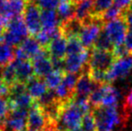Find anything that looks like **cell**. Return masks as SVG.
<instances>
[{
  "label": "cell",
  "instance_id": "obj_1",
  "mask_svg": "<svg viewBox=\"0 0 132 131\" xmlns=\"http://www.w3.org/2000/svg\"><path fill=\"white\" fill-rule=\"evenodd\" d=\"M97 131H113L118 126L125 127L130 116L123 110L120 111L118 107L99 106L93 108Z\"/></svg>",
  "mask_w": 132,
  "mask_h": 131
},
{
  "label": "cell",
  "instance_id": "obj_2",
  "mask_svg": "<svg viewBox=\"0 0 132 131\" xmlns=\"http://www.w3.org/2000/svg\"><path fill=\"white\" fill-rule=\"evenodd\" d=\"M85 115L84 110L76 104L73 100L62 105L57 121V131H70L81 126L83 117Z\"/></svg>",
  "mask_w": 132,
  "mask_h": 131
},
{
  "label": "cell",
  "instance_id": "obj_3",
  "mask_svg": "<svg viewBox=\"0 0 132 131\" xmlns=\"http://www.w3.org/2000/svg\"><path fill=\"white\" fill-rule=\"evenodd\" d=\"M23 16L15 17L7 21L6 28L3 33V41L13 47H18L29 35Z\"/></svg>",
  "mask_w": 132,
  "mask_h": 131
},
{
  "label": "cell",
  "instance_id": "obj_4",
  "mask_svg": "<svg viewBox=\"0 0 132 131\" xmlns=\"http://www.w3.org/2000/svg\"><path fill=\"white\" fill-rule=\"evenodd\" d=\"M49 128H56V127L50 120L43 109L35 101L28 111L27 129L31 131H43Z\"/></svg>",
  "mask_w": 132,
  "mask_h": 131
},
{
  "label": "cell",
  "instance_id": "obj_5",
  "mask_svg": "<svg viewBox=\"0 0 132 131\" xmlns=\"http://www.w3.org/2000/svg\"><path fill=\"white\" fill-rule=\"evenodd\" d=\"M132 71V54L117 58L106 72V83L111 84L120 79L129 76Z\"/></svg>",
  "mask_w": 132,
  "mask_h": 131
},
{
  "label": "cell",
  "instance_id": "obj_6",
  "mask_svg": "<svg viewBox=\"0 0 132 131\" xmlns=\"http://www.w3.org/2000/svg\"><path fill=\"white\" fill-rule=\"evenodd\" d=\"M103 30L111 40L114 47L122 45L128 33V25L124 15L106 23Z\"/></svg>",
  "mask_w": 132,
  "mask_h": 131
},
{
  "label": "cell",
  "instance_id": "obj_7",
  "mask_svg": "<svg viewBox=\"0 0 132 131\" xmlns=\"http://www.w3.org/2000/svg\"><path fill=\"white\" fill-rule=\"evenodd\" d=\"M42 9L34 1H28L23 12V21L25 23L29 33L31 36H36L42 31Z\"/></svg>",
  "mask_w": 132,
  "mask_h": 131
},
{
  "label": "cell",
  "instance_id": "obj_8",
  "mask_svg": "<svg viewBox=\"0 0 132 131\" xmlns=\"http://www.w3.org/2000/svg\"><path fill=\"white\" fill-rule=\"evenodd\" d=\"M90 56L88 60V66L90 69L102 70L107 72L114 61L116 60L112 51L103 50V49H90Z\"/></svg>",
  "mask_w": 132,
  "mask_h": 131
},
{
  "label": "cell",
  "instance_id": "obj_9",
  "mask_svg": "<svg viewBox=\"0 0 132 131\" xmlns=\"http://www.w3.org/2000/svg\"><path fill=\"white\" fill-rule=\"evenodd\" d=\"M90 49H85L78 54L66 55L64 58V69L66 73L81 74L88 67Z\"/></svg>",
  "mask_w": 132,
  "mask_h": 131
},
{
  "label": "cell",
  "instance_id": "obj_10",
  "mask_svg": "<svg viewBox=\"0 0 132 131\" xmlns=\"http://www.w3.org/2000/svg\"><path fill=\"white\" fill-rule=\"evenodd\" d=\"M99 84L95 83L89 75V66L85 70H84L79 75L77 79V84H76L75 95L78 97H84V98H89L93 91L95 89L96 86Z\"/></svg>",
  "mask_w": 132,
  "mask_h": 131
},
{
  "label": "cell",
  "instance_id": "obj_11",
  "mask_svg": "<svg viewBox=\"0 0 132 131\" xmlns=\"http://www.w3.org/2000/svg\"><path fill=\"white\" fill-rule=\"evenodd\" d=\"M28 0H5L0 8V14L8 21L23 16Z\"/></svg>",
  "mask_w": 132,
  "mask_h": 131
},
{
  "label": "cell",
  "instance_id": "obj_12",
  "mask_svg": "<svg viewBox=\"0 0 132 131\" xmlns=\"http://www.w3.org/2000/svg\"><path fill=\"white\" fill-rule=\"evenodd\" d=\"M31 64L35 75L39 77L44 78L53 70L51 58L46 49L31 59Z\"/></svg>",
  "mask_w": 132,
  "mask_h": 131
},
{
  "label": "cell",
  "instance_id": "obj_13",
  "mask_svg": "<svg viewBox=\"0 0 132 131\" xmlns=\"http://www.w3.org/2000/svg\"><path fill=\"white\" fill-rule=\"evenodd\" d=\"M12 64L14 66L16 76H17V81H19V82H23L26 84L30 79L32 78L35 75L32 64L29 59L14 58Z\"/></svg>",
  "mask_w": 132,
  "mask_h": 131
},
{
  "label": "cell",
  "instance_id": "obj_14",
  "mask_svg": "<svg viewBox=\"0 0 132 131\" xmlns=\"http://www.w3.org/2000/svg\"><path fill=\"white\" fill-rule=\"evenodd\" d=\"M67 45L68 38L64 34H61L54 38L50 42L46 49L49 52L51 58H64L67 55Z\"/></svg>",
  "mask_w": 132,
  "mask_h": 131
},
{
  "label": "cell",
  "instance_id": "obj_15",
  "mask_svg": "<svg viewBox=\"0 0 132 131\" xmlns=\"http://www.w3.org/2000/svg\"><path fill=\"white\" fill-rule=\"evenodd\" d=\"M18 47L22 49L27 59H32L34 57H36L45 49L39 43V41L34 36H28Z\"/></svg>",
  "mask_w": 132,
  "mask_h": 131
},
{
  "label": "cell",
  "instance_id": "obj_16",
  "mask_svg": "<svg viewBox=\"0 0 132 131\" xmlns=\"http://www.w3.org/2000/svg\"><path fill=\"white\" fill-rule=\"evenodd\" d=\"M26 87L29 94L35 101L42 97L49 90L44 78L36 76V75H34L26 83Z\"/></svg>",
  "mask_w": 132,
  "mask_h": 131
},
{
  "label": "cell",
  "instance_id": "obj_17",
  "mask_svg": "<svg viewBox=\"0 0 132 131\" xmlns=\"http://www.w3.org/2000/svg\"><path fill=\"white\" fill-rule=\"evenodd\" d=\"M57 9V15L60 20V24L62 23L73 19V18H76V5L71 0H60Z\"/></svg>",
  "mask_w": 132,
  "mask_h": 131
},
{
  "label": "cell",
  "instance_id": "obj_18",
  "mask_svg": "<svg viewBox=\"0 0 132 131\" xmlns=\"http://www.w3.org/2000/svg\"><path fill=\"white\" fill-rule=\"evenodd\" d=\"M9 107L10 110H14V109L22 108L29 110L35 101V100L29 94V93H23L22 94L16 95V96H9Z\"/></svg>",
  "mask_w": 132,
  "mask_h": 131
},
{
  "label": "cell",
  "instance_id": "obj_19",
  "mask_svg": "<svg viewBox=\"0 0 132 131\" xmlns=\"http://www.w3.org/2000/svg\"><path fill=\"white\" fill-rule=\"evenodd\" d=\"M40 19L43 30H53L60 25V20L55 10H42Z\"/></svg>",
  "mask_w": 132,
  "mask_h": 131
},
{
  "label": "cell",
  "instance_id": "obj_20",
  "mask_svg": "<svg viewBox=\"0 0 132 131\" xmlns=\"http://www.w3.org/2000/svg\"><path fill=\"white\" fill-rule=\"evenodd\" d=\"M94 8V0H82L81 2L76 4L75 16L80 22L88 19L93 15Z\"/></svg>",
  "mask_w": 132,
  "mask_h": 131
},
{
  "label": "cell",
  "instance_id": "obj_21",
  "mask_svg": "<svg viewBox=\"0 0 132 131\" xmlns=\"http://www.w3.org/2000/svg\"><path fill=\"white\" fill-rule=\"evenodd\" d=\"M120 99V93L117 88L113 87L111 84H105V93L101 106L118 107Z\"/></svg>",
  "mask_w": 132,
  "mask_h": 131
},
{
  "label": "cell",
  "instance_id": "obj_22",
  "mask_svg": "<svg viewBox=\"0 0 132 131\" xmlns=\"http://www.w3.org/2000/svg\"><path fill=\"white\" fill-rule=\"evenodd\" d=\"M15 58L14 49L13 46L2 41L0 43V66H4L11 64Z\"/></svg>",
  "mask_w": 132,
  "mask_h": 131
},
{
  "label": "cell",
  "instance_id": "obj_23",
  "mask_svg": "<svg viewBox=\"0 0 132 131\" xmlns=\"http://www.w3.org/2000/svg\"><path fill=\"white\" fill-rule=\"evenodd\" d=\"M66 72L60 70H52L49 75L44 77V80L47 84L48 88L51 90H55L61 84Z\"/></svg>",
  "mask_w": 132,
  "mask_h": 131
},
{
  "label": "cell",
  "instance_id": "obj_24",
  "mask_svg": "<svg viewBox=\"0 0 132 131\" xmlns=\"http://www.w3.org/2000/svg\"><path fill=\"white\" fill-rule=\"evenodd\" d=\"M124 14H125V10L121 9L120 7H119L118 5H116L114 3H113V5H111V6H110L109 8L102 14L101 18L105 24V23H108V22L112 21V20H115V19H118V18L123 16Z\"/></svg>",
  "mask_w": 132,
  "mask_h": 131
},
{
  "label": "cell",
  "instance_id": "obj_25",
  "mask_svg": "<svg viewBox=\"0 0 132 131\" xmlns=\"http://www.w3.org/2000/svg\"><path fill=\"white\" fill-rule=\"evenodd\" d=\"M94 49H103V50H110L112 51L114 45L112 44L111 40H110V38L107 36V34L103 32V30H102L101 33L98 36L97 40H95L94 44Z\"/></svg>",
  "mask_w": 132,
  "mask_h": 131
},
{
  "label": "cell",
  "instance_id": "obj_26",
  "mask_svg": "<svg viewBox=\"0 0 132 131\" xmlns=\"http://www.w3.org/2000/svg\"><path fill=\"white\" fill-rule=\"evenodd\" d=\"M85 48L82 45L79 38L77 36H72L68 38V45H67V55L78 54L84 51Z\"/></svg>",
  "mask_w": 132,
  "mask_h": 131
},
{
  "label": "cell",
  "instance_id": "obj_27",
  "mask_svg": "<svg viewBox=\"0 0 132 131\" xmlns=\"http://www.w3.org/2000/svg\"><path fill=\"white\" fill-rule=\"evenodd\" d=\"M1 77L5 80V82L8 84L9 86L13 85L14 83L17 82V76H16V72L14 69V66L13 64L2 67L1 70Z\"/></svg>",
  "mask_w": 132,
  "mask_h": 131
},
{
  "label": "cell",
  "instance_id": "obj_28",
  "mask_svg": "<svg viewBox=\"0 0 132 131\" xmlns=\"http://www.w3.org/2000/svg\"><path fill=\"white\" fill-rule=\"evenodd\" d=\"M114 0H94V8H93V14L98 17L101 15L113 5Z\"/></svg>",
  "mask_w": 132,
  "mask_h": 131
},
{
  "label": "cell",
  "instance_id": "obj_29",
  "mask_svg": "<svg viewBox=\"0 0 132 131\" xmlns=\"http://www.w3.org/2000/svg\"><path fill=\"white\" fill-rule=\"evenodd\" d=\"M80 127H81L84 131H97L95 119H94V116L92 112V110L83 117L81 126Z\"/></svg>",
  "mask_w": 132,
  "mask_h": 131
},
{
  "label": "cell",
  "instance_id": "obj_30",
  "mask_svg": "<svg viewBox=\"0 0 132 131\" xmlns=\"http://www.w3.org/2000/svg\"><path fill=\"white\" fill-rule=\"evenodd\" d=\"M10 112L9 101L6 97H0V123L1 125L5 122Z\"/></svg>",
  "mask_w": 132,
  "mask_h": 131
},
{
  "label": "cell",
  "instance_id": "obj_31",
  "mask_svg": "<svg viewBox=\"0 0 132 131\" xmlns=\"http://www.w3.org/2000/svg\"><path fill=\"white\" fill-rule=\"evenodd\" d=\"M60 0H38L36 2L42 10H55L57 8Z\"/></svg>",
  "mask_w": 132,
  "mask_h": 131
},
{
  "label": "cell",
  "instance_id": "obj_32",
  "mask_svg": "<svg viewBox=\"0 0 132 131\" xmlns=\"http://www.w3.org/2000/svg\"><path fill=\"white\" fill-rule=\"evenodd\" d=\"M122 110H123L128 115H129V116L131 115V113H132V87L129 89V93H128L127 95L125 96Z\"/></svg>",
  "mask_w": 132,
  "mask_h": 131
},
{
  "label": "cell",
  "instance_id": "obj_33",
  "mask_svg": "<svg viewBox=\"0 0 132 131\" xmlns=\"http://www.w3.org/2000/svg\"><path fill=\"white\" fill-rule=\"evenodd\" d=\"M10 94V86L0 76V97H6Z\"/></svg>",
  "mask_w": 132,
  "mask_h": 131
},
{
  "label": "cell",
  "instance_id": "obj_34",
  "mask_svg": "<svg viewBox=\"0 0 132 131\" xmlns=\"http://www.w3.org/2000/svg\"><path fill=\"white\" fill-rule=\"evenodd\" d=\"M123 44L129 52V54H132V31L128 32Z\"/></svg>",
  "mask_w": 132,
  "mask_h": 131
},
{
  "label": "cell",
  "instance_id": "obj_35",
  "mask_svg": "<svg viewBox=\"0 0 132 131\" xmlns=\"http://www.w3.org/2000/svg\"><path fill=\"white\" fill-rule=\"evenodd\" d=\"M132 0H114V4L116 5H118L119 7H120L123 10H127L131 4Z\"/></svg>",
  "mask_w": 132,
  "mask_h": 131
},
{
  "label": "cell",
  "instance_id": "obj_36",
  "mask_svg": "<svg viewBox=\"0 0 132 131\" xmlns=\"http://www.w3.org/2000/svg\"><path fill=\"white\" fill-rule=\"evenodd\" d=\"M124 18L127 23L128 28L129 29V31H132V11L126 10L125 14H124Z\"/></svg>",
  "mask_w": 132,
  "mask_h": 131
},
{
  "label": "cell",
  "instance_id": "obj_37",
  "mask_svg": "<svg viewBox=\"0 0 132 131\" xmlns=\"http://www.w3.org/2000/svg\"><path fill=\"white\" fill-rule=\"evenodd\" d=\"M7 24V20L0 14V36H3V33L5 31Z\"/></svg>",
  "mask_w": 132,
  "mask_h": 131
},
{
  "label": "cell",
  "instance_id": "obj_38",
  "mask_svg": "<svg viewBox=\"0 0 132 131\" xmlns=\"http://www.w3.org/2000/svg\"><path fill=\"white\" fill-rule=\"evenodd\" d=\"M70 131H84V130L82 129V128H81V127H78V128H74V129H72V130H70Z\"/></svg>",
  "mask_w": 132,
  "mask_h": 131
},
{
  "label": "cell",
  "instance_id": "obj_39",
  "mask_svg": "<svg viewBox=\"0 0 132 131\" xmlns=\"http://www.w3.org/2000/svg\"><path fill=\"white\" fill-rule=\"evenodd\" d=\"M71 1L73 2V3H74V4H75V5H76V4L79 3V2H81L82 0H71Z\"/></svg>",
  "mask_w": 132,
  "mask_h": 131
},
{
  "label": "cell",
  "instance_id": "obj_40",
  "mask_svg": "<svg viewBox=\"0 0 132 131\" xmlns=\"http://www.w3.org/2000/svg\"><path fill=\"white\" fill-rule=\"evenodd\" d=\"M4 2H5V0H0V8H1L2 5L4 4Z\"/></svg>",
  "mask_w": 132,
  "mask_h": 131
},
{
  "label": "cell",
  "instance_id": "obj_41",
  "mask_svg": "<svg viewBox=\"0 0 132 131\" xmlns=\"http://www.w3.org/2000/svg\"><path fill=\"white\" fill-rule=\"evenodd\" d=\"M127 10H130V11H132V1H131V4H130V5H129V8L127 9Z\"/></svg>",
  "mask_w": 132,
  "mask_h": 131
},
{
  "label": "cell",
  "instance_id": "obj_42",
  "mask_svg": "<svg viewBox=\"0 0 132 131\" xmlns=\"http://www.w3.org/2000/svg\"><path fill=\"white\" fill-rule=\"evenodd\" d=\"M0 131H4V128H3V127H2L1 123H0Z\"/></svg>",
  "mask_w": 132,
  "mask_h": 131
},
{
  "label": "cell",
  "instance_id": "obj_43",
  "mask_svg": "<svg viewBox=\"0 0 132 131\" xmlns=\"http://www.w3.org/2000/svg\"><path fill=\"white\" fill-rule=\"evenodd\" d=\"M3 41V36H0V43Z\"/></svg>",
  "mask_w": 132,
  "mask_h": 131
},
{
  "label": "cell",
  "instance_id": "obj_44",
  "mask_svg": "<svg viewBox=\"0 0 132 131\" xmlns=\"http://www.w3.org/2000/svg\"><path fill=\"white\" fill-rule=\"evenodd\" d=\"M28 1H34V2H37L38 0H28Z\"/></svg>",
  "mask_w": 132,
  "mask_h": 131
}]
</instances>
